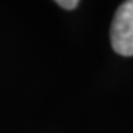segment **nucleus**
<instances>
[{"label":"nucleus","instance_id":"obj_1","mask_svg":"<svg viewBox=\"0 0 133 133\" xmlns=\"http://www.w3.org/2000/svg\"><path fill=\"white\" fill-rule=\"evenodd\" d=\"M111 44L118 55L133 56V0L121 3L111 25Z\"/></svg>","mask_w":133,"mask_h":133},{"label":"nucleus","instance_id":"obj_2","mask_svg":"<svg viewBox=\"0 0 133 133\" xmlns=\"http://www.w3.org/2000/svg\"><path fill=\"white\" fill-rule=\"evenodd\" d=\"M58 6H61L64 9H76L77 6H78V2L77 0H71V2H65V0H59L56 2Z\"/></svg>","mask_w":133,"mask_h":133}]
</instances>
